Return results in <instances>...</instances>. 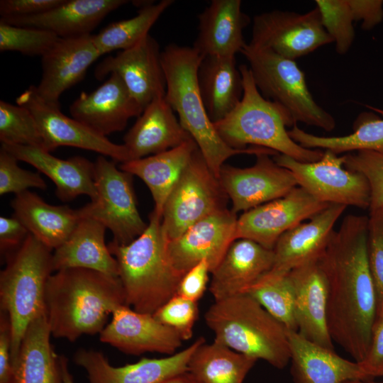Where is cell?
I'll use <instances>...</instances> for the list:
<instances>
[{"label": "cell", "mask_w": 383, "mask_h": 383, "mask_svg": "<svg viewBox=\"0 0 383 383\" xmlns=\"http://www.w3.org/2000/svg\"><path fill=\"white\" fill-rule=\"evenodd\" d=\"M280 166L290 170L298 186L327 203L370 209V188L366 177L344 166V156L325 150L322 157L304 162L277 153L272 156Z\"/></svg>", "instance_id": "cell-11"}, {"label": "cell", "mask_w": 383, "mask_h": 383, "mask_svg": "<svg viewBox=\"0 0 383 383\" xmlns=\"http://www.w3.org/2000/svg\"><path fill=\"white\" fill-rule=\"evenodd\" d=\"M256 156L255 163L240 168L223 165L218 179L237 213L279 199L298 186L292 172L279 165L268 153Z\"/></svg>", "instance_id": "cell-15"}, {"label": "cell", "mask_w": 383, "mask_h": 383, "mask_svg": "<svg viewBox=\"0 0 383 383\" xmlns=\"http://www.w3.org/2000/svg\"><path fill=\"white\" fill-rule=\"evenodd\" d=\"M132 174L118 169L114 161L99 155L94 162L95 200L80 208L82 217L91 218L109 228L113 243L127 245L146 229L137 208Z\"/></svg>", "instance_id": "cell-10"}, {"label": "cell", "mask_w": 383, "mask_h": 383, "mask_svg": "<svg viewBox=\"0 0 383 383\" xmlns=\"http://www.w3.org/2000/svg\"><path fill=\"white\" fill-rule=\"evenodd\" d=\"M293 289L298 333L307 340L334 350L327 326V279L316 260L303 264L288 273Z\"/></svg>", "instance_id": "cell-23"}, {"label": "cell", "mask_w": 383, "mask_h": 383, "mask_svg": "<svg viewBox=\"0 0 383 383\" xmlns=\"http://www.w3.org/2000/svg\"><path fill=\"white\" fill-rule=\"evenodd\" d=\"M202 101L212 123L226 117L241 100L243 79L235 57H203L198 69Z\"/></svg>", "instance_id": "cell-33"}, {"label": "cell", "mask_w": 383, "mask_h": 383, "mask_svg": "<svg viewBox=\"0 0 383 383\" xmlns=\"http://www.w3.org/2000/svg\"><path fill=\"white\" fill-rule=\"evenodd\" d=\"M359 364L369 380L383 376V308L377 312L368 351Z\"/></svg>", "instance_id": "cell-46"}, {"label": "cell", "mask_w": 383, "mask_h": 383, "mask_svg": "<svg viewBox=\"0 0 383 383\" xmlns=\"http://www.w3.org/2000/svg\"><path fill=\"white\" fill-rule=\"evenodd\" d=\"M111 73L119 75L143 110L155 99L165 96L160 45L149 34L133 47L106 57L96 66L94 76L101 80Z\"/></svg>", "instance_id": "cell-17"}, {"label": "cell", "mask_w": 383, "mask_h": 383, "mask_svg": "<svg viewBox=\"0 0 383 383\" xmlns=\"http://www.w3.org/2000/svg\"><path fill=\"white\" fill-rule=\"evenodd\" d=\"M161 221L152 211L140 236L127 245H107L118 262L126 304L141 313L153 314L177 294L183 277L168 257Z\"/></svg>", "instance_id": "cell-4"}, {"label": "cell", "mask_w": 383, "mask_h": 383, "mask_svg": "<svg viewBox=\"0 0 383 383\" xmlns=\"http://www.w3.org/2000/svg\"><path fill=\"white\" fill-rule=\"evenodd\" d=\"M1 148L49 177L55 184V194L61 201H70L79 195H87L91 201L96 199L94 162L88 159L74 156L62 160L32 146L1 145Z\"/></svg>", "instance_id": "cell-25"}, {"label": "cell", "mask_w": 383, "mask_h": 383, "mask_svg": "<svg viewBox=\"0 0 383 383\" xmlns=\"http://www.w3.org/2000/svg\"><path fill=\"white\" fill-rule=\"evenodd\" d=\"M50 335L46 313L30 323L12 361L14 383H61L60 357L52 350Z\"/></svg>", "instance_id": "cell-34"}, {"label": "cell", "mask_w": 383, "mask_h": 383, "mask_svg": "<svg viewBox=\"0 0 383 383\" xmlns=\"http://www.w3.org/2000/svg\"><path fill=\"white\" fill-rule=\"evenodd\" d=\"M236 213L227 208L199 221L177 238L167 243L173 267L182 274L206 260L211 273L236 240Z\"/></svg>", "instance_id": "cell-16"}, {"label": "cell", "mask_w": 383, "mask_h": 383, "mask_svg": "<svg viewBox=\"0 0 383 383\" xmlns=\"http://www.w3.org/2000/svg\"><path fill=\"white\" fill-rule=\"evenodd\" d=\"M204 342L205 339L200 337L187 348L168 357H143L122 367L112 366L103 353L91 350H79L74 360L86 371L89 383H163L187 372L191 357Z\"/></svg>", "instance_id": "cell-18"}, {"label": "cell", "mask_w": 383, "mask_h": 383, "mask_svg": "<svg viewBox=\"0 0 383 383\" xmlns=\"http://www.w3.org/2000/svg\"><path fill=\"white\" fill-rule=\"evenodd\" d=\"M343 383H383V382H373L372 380L354 379V380H348Z\"/></svg>", "instance_id": "cell-54"}, {"label": "cell", "mask_w": 383, "mask_h": 383, "mask_svg": "<svg viewBox=\"0 0 383 383\" xmlns=\"http://www.w3.org/2000/svg\"><path fill=\"white\" fill-rule=\"evenodd\" d=\"M354 21H360L362 28L370 30L383 20L382 0H348Z\"/></svg>", "instance_id": "cell-50"}, {"label": "cell", "mask_w": 383, "mask_h": 383, "mask_svg": "<svg viewBox=\"0 0 383 383\" xmlns=\"http://www.w3.org/2000/svg\"><path fill=\"white\" fill-rule=\"evenodd\" d=\"M61 383H74L72 377L69 372L67 367V360L66 357L60 356L59 357Z\"/></svg>", "instance_id": "cell-52"}, {"label": "cell", "mask_w": 383, "mask_h": 383, "mask_svg": "<svg viewBox=\"0 0 383 383\" xmlns=\"http://www.w3.org/2000/svg\"><path fill=\"white\" fill-rule=\"evenodd\" d=\"M174 112L165 96L145 108L123 137L129 161L165 152L192 138Z\"/></svg>", "instance_id": "cell-26"}, {"label": "cell", "mask_w": 383, "mask_h": 383, "mask_svg": "<svg viewBox=\"0 0 383 383\" xmlns=\"http://www.w3.org/2000/svg\"><path fill=\"white\" fill-rule=\"evenodd\" d=\"M11 205L13 216L51 250L57 248L70 237L82 218L80 209L49 204L28 190L16 194Z\"/></svg>", "instance_id": "cell-31"}, {"label": "cell", "mask_w": 383, "mask_h": 383, "mask_svg": "<svg viewBox=\"0 0 383 383\" xmlns=\"http://www.w3.org/2000/svg\"><path fill=\"white\" fill-rule=\"evenodd\" d=\"M211 273L210 266L204 260L187 271L179 284L177 294L197 302L204 295Z\"/></svg>", "instance_id": "cell-47"}, {"label": "cell", "mask_w": 383, "mask_h": 383, "mask_svg": "<svg viewBox=\"0 0 383 383\" xmlns=\"http://www.w3.org/2000/svg\"><path fill=\"white\" fill-rule=\"evenodd\" d=\"M330 204L297 186L287 195L245 211L237 220L235 238H246L273 250L280 236Z\"/></svg>", "instance_id": "cell-14"}, {"label": "cell", "mask_w": 383, "mask_h": 383, "mask_svg": "<svg viewBox=\"0 0 383 383\" xmlns=\"http://www.w3.org/2000/svg\"><path fill=\"white\" fill-rule=\"evenodd\" d=\"M163 383H201L195 379L189 372H185L177 374Z\"/></svg>", "instance_id": "cell-53"}, {"label": "cell", "mask_w": 383, "mask_h": 383, "mask_svg": "<svg viewBox=\"0 0 383 383\" xmlns=\"http://www.w3.org/2000/svg\"><path fill=\"white\" fill-rule=\"evenodd\" d=\"M11 329L7 315L0 318V383H14L11 354Z\"/></svg>", "instance_id": "cell-51"}, {"label": "cell", "mask_w": 383, "mask_h": 383, "mask_svg": "<svg viewBox=\"0 0 383 383\" xmlns=\"http://www.w3.org/2000/svg\"><path fill=\"white\" fill-rule=\"evenodd\" d=\"M332 43L316 6L303 13L273 10L255 15L249 44L295 60Z\"/></svg>", "instance_id": "cell-12"}, {"label": "cell", "mask_w": 383, "mask_h": 383, "mask_svg": "<svg viewBox=\"0 0 383 383\" xmlns=\"http://www.w3.org/2000/svg\"><path fill=\"white\" fill-rule=\"evenodd\" d=\"M228 198L197 148L164 206L161 226L167 241L177 238L202 218L226 209Z\"/></svg>", "instance_id": "cell-9"}, {"label": "cell", "mask_w": 383, "mask_h": 383, "mask_svg": "<svg viewBox=\"0 0 383 383\" xmlns=\"http://www.w3.org/2000/svg\"><path fill=\"white\" fill-rule=\"evenodd\" d=\"M240 0H212L198 16L199 33L193 47L202 57H235L246 43L243 30L250 22Z\"/></svg>", "instance_id": "cell-27"}, {"label": "cell", "mask_w": 383, "mask_h": 383, "mask_svg": "<svg viewBox=\"0 0 383 383\" xmlns=\"http://www.w3.org/2000/svg\"><path fill=\"white\" fill-rule=\"evenodd\" d=\"M30 233L7 255L0 273V304L10 321L13 361L27 328L45 313V290L53 272L52 253Z\"/></svg>", "instance_id": "cell-7"}, {"label": "cell", "mask_w": 383, "mask_h": 383, "mask_svg": "<svg viewBox=\"0 0 383 383\" xmlns=\"http://www.w3.org/2000/svg\"><path fill=\"white\" fill-rule=\"evenodd\" d=\"M240 52L261 94L282 107L294 124L301 122L328 132L335 128V118L316 102L295 60L249 43Z\"/></svg>", "instance_id": "cell-8"}, {"label": "cell", "mask_w": 383, "mask_h": 383, "mask_svg": "<svg viewBox=\"0 0 383 383\" xmlns=\"http://www.w3.org/2000/svg\"><path fill=\"white\" fill-rule=\"evenodd\" d=\"M143 111L116 73L94 91L82 92L70 106L72 118L105 137L123 131L131 118Z\"/></svg>", "instance_id": "cell-21"}, {"label": "cell", "mask_w": 383, "mask_h": 383, "mask_svg": "<svg viewBox=\"0 0 383 383\" xmlns=\"http://www.w3.org/2000/svg\"><path fill=\"white\" fill-rule=\"evenodd\" d=\"M254 298L287 331H298L292 286L288 274L262 276L245 292Z\"/></svg>", "instance_id": "cell-38"}, {"label": "cell", "mask_w": 383, "mask_h": 383, "mask_svg": "<svg viewBox=\"0 0 383 383\" xmlns=\"http://www.w3.org/2000/svg\"><path fill=\"white\" fill-rule=\"evenodd\" d=\"M126 304L119 277L84 268L55 272L45 290V313L51 335L73 342L100 333L110 314Z\"/></svg>", "instance_id": "cell-2"}, {"label": "cell", "mask_w": 383, "mask_h": 383, "mask_svg": "<svg viewBox=\"0 0 383 383\" xmlns=\"http://www.w3.org/2000/svg\"><path fill=\"white\" fill-rule=\"evenodd\" d=\"M18 160L10 152L0 150V194L13 193L16 195L29 188L45 189L46 182L40 172L23 170L18 165Z\"/></svg>", "instance_id": "cell-45"}, {"label": "cell", "mask_w": 383, "mask_h": 383, "mask_svg": "<svg viewBox=\"0 0 383 383\" xmlns=\"http://www.w3.org/2000/svg\"><path fill=\"white\" fill-rule=\"evenodd\" d=\"M367 257L376 292L377 312L383 308V207L370 211Z\"/></svg>", "instance_id": "cell-43"}, {"label": "cell", "mask_w": 383, "mask_h": 383, "mask_svg": "<svg viewBox=\"0 0 383 383\" xmlns=\"http://www.w3.org/2000/svg\"><path fill=\"white\" fill-rule=\"evenodd\" d=\"M60 37L45 29L16 26L0 21V51L43 56Z\"/></svg>", "instance_id": "cell-40"}, {"label": "cell", "mask_w": 383, "mask_h": 383, "mask_svg": "<svg viewBox=\"0 0 383 383\" xmlns=\"http://www.w3.org/2000/svg\"><path fill=\"white\" fill-rule=\"evenodd\" d=\"M198 148L190 138L165 152L122 162L120 169L140 178L155 203L153 211L162 218L165 202Z\"/></svg>", "instance_id": "cell-32"}, {"label": "cell", "mask_w": 383, "mask_h": 383, "mask_svg": "<svg viewBox=\"0 0 383 383\" xmlns=\"http://www.w3.org/2000/svg\"><path fill=\"white\" fill-rule=\"evenodd\" d=\"M152 2L140 8L134 17L113 22L93 35L94 43L100 55L135 45L149 34L150 29L174 1Z\"/></svg>", "instance_id": "cell-37"}, {"label": "cell", "mask_w": 383, "mask_h": 383, "mask_svg": "<svg viewBox=\"0 0 383 383\" xmlns=\"http://www.w3.org/2000/svg\"><path fill=\"white\" fill-rule=\"evenodd\" d=\"M100 56L91 34L60 38L41 57L42 77L35 86L37 94L45 102L60 106L62 94L80 82Z\"/></svg>", "instance_id": "cell-20"}, {"label": "cell", "mask_w": 383, "mask_h": 383, "mask_svg": "<svg viewBox=\"0 0 383 383\" xmlns=\"http://www.w3.org/2000/svg\"><path fill=\"white\" fill-rule=\"evenodd\" d=\"M257 360L214 340L204 342L191 357L187 372L201 383H243Z\"/></svg>", "instance_id": "cell-35"}, {"label": "cell", "mask_w": 383, "mask_h": 383, "mask_svg": "<svg viewBox=\"0 0 383 383\" xmlns=\"http://www.w3.org/2000/svg\"><path fill=\"white\" fill-rule=\"evenodd\" d=\"M1 145H16L43 149V141L35 119L24 106L0 101Z\"/></svg>", "instance_id": "cell-39"}, {"label": "cell", "mask_w": 383, "mask_h": 383, "mask_svg": "<svg viewBox=\"0 0 383 383\" xmlns=\"http://www.w3.org/2000/svg\"><path fill=\"white\" fill-rule=\"evenodd\" d=\"M204 318L214 341L277 369L290 362L287 330L250 295L214 301Z\"/></svg>", "instance_id": "cell-6"}, {"label": "cell", "mask_w": 383, "mask_h": 383, "mask_svg": "<svg viewBox=\"0 0 383 383\" xmlns=\"http://www.w3.org/2000/svg\"><path fill=\"white\" fill-rule=\"evenodd\" d=\"M368 217L349 214L319 260L328 284L327 326L354 361L368 351L377 302L367 257Z\"/></svg>", "instance_id": "cell-1"}, {"label": "cell", "mask_w": 383, "mask_h": 383, "mask_svg": "<svg viewBox=\"0 0 383 383\" xmlns=\"http://www.w3.org/2000/svg\"><path fill=\"white\" fill-rule=\"evenodd\" d=\"M16 104L28 109L34 116L43 141V150L50 152L60 146L79 148L111 157L129 161L124 145L116 144L73 118L64 115L60 106L48 104L30 86L16 98Z\"/></svg>", "instance_id": "cell-13"}, {"label": "cell", "mask_w": 383, "mask_h": 383, "mask_svg": "<svg viewBox=\"0 0 383 383\" xmlns=\"http://www.w3.org/2000/svg\"><path fill=\"white\" fill-rule=\"evenodd\" d=\"M198 313L197 302L175 294L153 316L160 323L175 331L182 340H188L193 335V328Z\"/></svg>", "instance_id": "cell-44"}, {"label": "cell", "mask_w": 383, "mask_h": 383, "mask_svg": "<svg viewBox=\"0 0 383 383\" xmlns=\"http://www.w3.org/2000/svg\"><path fill=\"white\" fill-rule=\"evenodd\" d=\"M274 250L246 238L235 240L211 272L209 291L218 301L245 294L272 269Z\"/></svg>", "instance_id": "cell-24"}, {"label": "cell", "mask_w": 383, "mask_h": 383, "mask_svg": "<svg viewBox=\"0 0 383 383\" xmlns=\"http://www.w3.org/2000/svg\"><path fill=\"white\" fill-rule=\"evenodd\" d=\"M343 156L345 167L362 174L369 183L371 195L369 210L383 207V154L360 150Z\"/></svg>", "instance_id": "cell-42"}, {"label": "cell", "mask_w": 383, "mask_h": 383, "mask_svg": "<svg viewBox=\"0 0 383 383\" xmlns=\"http://www.w3.org/2000/svg\"><path fill=\"white\" fill-rule=\"evenodd\" d=\"M291 374L294 383H343L369 380L359 362L338 355L334 350L311 343L298 332L288 331Z\"/></svg>", "instance_id": "cell-28"}, {"label": "cell", "mask_w": 383, "mask_h": 383, "mask_svg": "<svg viewBox=\"0 0 383 383\" xmlns=\"http://www.w3.org/2000/svg\"><path fill=\"white\" fill-rule=\"evenodd\" d=\"M292 139L308 149H323L337 155L345 152L373 151L383 154V118L371 112L361 113L353 125V132L343 136H319L294 124L288 131Z\"/></svg>", "instance_id": "cell-36"}, {"label": "cell", "mask_w": 383, "mask_h": 383, "mask_svg": "<svg viewBox=\"0 0 383 383\" xmlns=\"http://www.w3.org/2000/svg\"><path fill=\"white\" fill-rule=\"evenodd\" d=\"M106 228L82 217L70 237L52 253L53 272L68 268L96 270L118 277V265L105 243Z\"/></svg>", "instance_id": "cell-30"}, {"label": "cell", "mask_w": 383, "mask_h": 383, "mask_svg": "<svg viewBox=\"0 0 383 383\" xmlns=\"http://www.w3.org/2000/svg\"><path fill=\"white\" fill-rule=\"evenodd\" d=\"M322 24L333 40L335 50L345 55L355 38L354 18L348 0H316Z\"/></svg>", "instance_id": "cell-41"}, {"label": "cell", "mask_w": 383, "mask_h": 383, "mask_svg": "<svg viewBox=\"0 0 383 383\" xmlns=\"http://www.w3.org/2000/svg\"><path fill=\"white\" fill-rule=\"evenodd\" d=\"M346 208L331 204L309 221L283 233L273 249V266L265 275L283 276L303 264L320 259L334 231L335 223Z\"/></svg>", "instance_id": "cell-22"}, {"label": "cell", "mask_w": 383, "mask_h": 383, "mask_svg": "<svg viewBox=\"0 0 383 383\" xmlns=\"http://www.w3.org/2000/svg\"><path fill=\"white\" fill-rule=\"evenodd\" d=\"M111 315V321L99 333V339L123 353L138 355L150 352L171 355L182 345L180 335L157 321L153 314L122 305Z\"/></svg>", "instance_id": "cell-19"}, {"label": "cell", "mask_w": 383, "mask_h": 383, "mask_svg": "<svg viewBox=\"0 0 383 383\" xmlns=\"http://www.w3.org/2000/svg\"><path fill=\"white\" fill-rule=\"evenodd\" d=\"M202 58L194 47L171 43L165 48L161 62L166 79L165 99L196 143L209 169L218 178L224 162L233 155H273L275 152L255 146L235 149L222 140L209 118L199 91L198 69Z\"/></svg>", "instance_id": "cell-3"}, {"label": "cell", "mask_w": 383, "mask_h": 383, "mask_svg": "<svg viewBox=\"0 0 383 383\" xmlns=\"http://www.w3.org/2000/svg\"><path fill=\"white\" fill-rule=\"evenodd\" d=\"M65 0H1V18L29 16L45 13Z\"/></svg>", "instance_id": "cell-48"}, {"label": "cell", "mask_w": 383, "mask_h": 383, "mask_svg": "<svg viewBox=\"0 0 383 383\" xmlns=\"http://www.w3.org/2000/svg\"><path fill=\"white\" fill-rule=\"evenodd\" d=\"M126 0H65L58 6L29 16L1 18L0 21L23 27L50 30L60 38L91 34L109 13L126 4Z\"/></svg>", "instance_id": "cell-29"}, {"label": "cell", "mask_w": 383, "mask_h": 383, "mask_svg": "<svg viewBox=\"0 0 383 383\" xmlns=\"http://www.w3.org/2000/svg\"><path fill=\"white\" fill-rule=\"evenodd\" d=\"M239 70L243 88L241 100L226 117L213 123L222 140L235 149L252 145L300 162L319 160L323 151L305 148L292 139L286 128L292 127L294 121L282 107L261 94L249 67L241 65Z\"/></svg>", "instance_id": "cell-5"}, {"label": "cell", "mask_w": 383, "mask_h": 383, "mask_svg": "<svg viewBox=\"0 0 383 383\" xmlns=\"http://www.w3.org/2000/svg\"><path fill=\"white\" fill-rule=\"evenodd\" d=\"M30 234L16 217H0V248L1 252H11L17 249Z\"/></svg>", "instance_id": "cell-49"}]
</instances>
